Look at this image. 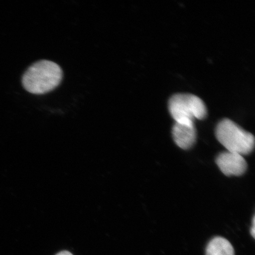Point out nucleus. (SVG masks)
<instances>
[{
    "label": "nucleus",
    "instance_id": "8",
    "mask_svg": "<svg viewBox=\"0 0 255 255\" xmlns=\"http://www.w3.org/2000/svg\"><path fill=\"white\" fill-rule=\"evenodd\" d=\"M56 255H73L71 253L68 251H64L60 252V253L56 254Z\"/></svg>",
    "mask_w": 255,
    "mask_h": 255
},
{
    "label": "nucleus",
    "instance_id": "7",
    "mask_svg": "<svg viewBox=\"0 0 255 255\" xmlns=\"http://www.w3.org/2000/svg\"><path fill=\"white\" fill-rule=\"evenodd\" d=\"M255 217H254L253 220V226H252V228L251 229V233L252 236H253V238H255Z\"/></svg>",
    "mask_w": 255,
    "mask_h": 255
},
{
    "label": "nucleus",
    "instance_id": "1",
    "mask_svg": "<svg viewBox=\"0 0 255 255\" xmlns=\"http://www.w3.org/2000/svg\"><path fill=\"white\" fill-rule=\"evenodd\" d=\"M62 78V70L57 63L42 60L27 69L22 78V84L30 93L41 95L58 87Z\"/></svg>",
    "mask_w": 255,
    "mask_h": 255
},
{
    "label": "nucleus",
    "instance_id": "2",
    "mask_svg": "<svg viewBox=\"0 0 255 255\" xmlns=\"http://www.w3.org/2000/svg\"><path fill=\"white\" fill-rule=\"evenodd\" d=\"M216 136L228 151L244 155L250 154L254 150V136L231 120H223L218 124Z\"/></svg>",
    "mask_w": 255,
    "mask_h": 255
},
{
    "label": "nucleus",
    "instance_id": "5",
    "mask_svg": "<svg viewBox=\"0 0 255 255\" xmlns=\"http://www.w3.org/2000/svg\"><path fill=\"white\" fill-rule=\"evenodd\" d=\"M174 141L183 149H189L194 145L196 139V130L194 125L174 124L172 129Z\"/></svg>",
    "mask_w": 255,
    "mask_h": 255
},
{
    "label": "nucleus",
    "instance_id": "4",
    "mask_svg": "<svg viewBox=\"0 0 255 255\" xmlns=\"http://www.w3.org/2000/svg\"><path fill=\"white\" fill-rule=\"evenodd\" d=\"M216 162L222 173L227 176H239L246 172L248 164L243 155L226 151L221 153Z\"/></svg>",
    "mask_w": 255,
    "mask_h": 255
},
{
    "label": "nucleus",
    "instance_id": "6",
    "mask_svg": "<svg viewBox=\"0 0 255 255\" xmlns=\"http://www.w3.org/2000/svg\"><path fill=\"white\" fill-rule=\"evenodd\" d=\"M206 255H235L234 248L227 239L216 237L207 245Z\"/></svg>",
    "mask_w": 255,
    "mask_h": 255
},
{
    "label": "nucleus",
    "instance_id": "3",
    "mask_svg": "<svg viewBox=\"0 0 255 255\" xmlns=\"http://www.w3.org/2000/svg\"><path fill=\"white\" fill-rule=\"evenodd\" d=\"M168 110L175 123L194 125V120H203L207 111L205 103L197 96L178 94L173 96L168 103Z\"/></svg>",
    "mask_w": 255,
    "mask_h": 255
}]
</instances>
